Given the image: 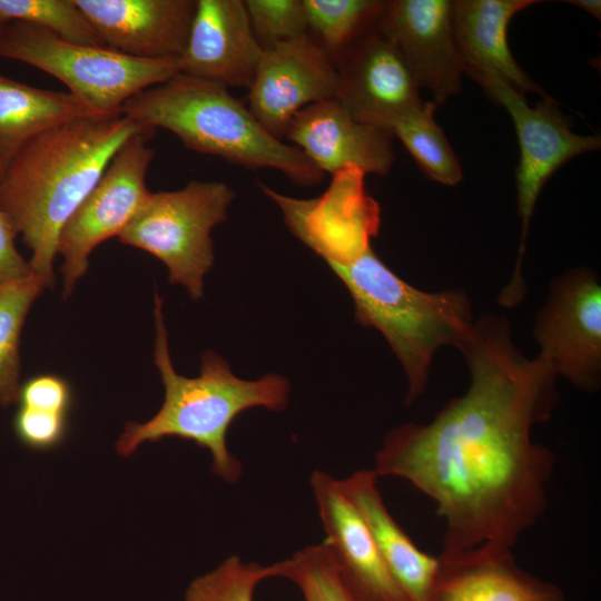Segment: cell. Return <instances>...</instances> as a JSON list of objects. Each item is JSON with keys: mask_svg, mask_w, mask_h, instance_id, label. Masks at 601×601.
I'll return each instance as SVG.
<instances>
[{"mask_svg": "<svg viewBox=\"0 0 601 601\" xmlns=\"http://www.w3.org/2000/svg\"><path fill=\"white\" fill-rule=\"evenodd\" d=\"M336 63L308 33L264 48L247 95V108L275 138L303 108L335 99Z\"/></svg>", "mask_w": 601, "mask_h": 601, "instance_id": "7c38bea8", "label": "cell"}, {"mask_svg": "<svg viewBox=\"0 0 601 601\" xmlns=\"http://www.w3.org/2000/svg\"><path fill=\"white\" fill-rule=\"evenodd\" d=\"M91 116L100 115L69 92L39 89L0 72V177L32 138Z\"/></svg>", "mask_w": 601, "mask_h": 601, "instance_id": "7402d4cb", "label": "cell"}, {"mask_svg": "<svg viewBox=\"0 0 601 601\" xmlns=\"http://www.w3.org/2000/svg\"><path fill=\"white\" fill-rule=\"evenodd\" d=\"M162 302L155 294V364L165 387L160 410L145 423L129 422L116 443L121 456H129L145 442L179 437L206 449L211 455V471L227 482L242 475L240 462L229 452L226 435L233 421L244 411L265 407L284 410L289 384L277 374L256 381L237 377L229 364L213 351L201 356L200 373L196 377L178 374L171 363Z\"/></svg>", "mask_w": 601, "mask_h": 601, "instance_id": "3957f363", "label": "cell"}, {"mask_svg": "<svg viewBox=\"0 0 601 601\" xmlns=\"http://www.w3.org/2000/svg\"><path fill=\"white\" fill-rule=\"evenodd\" d=\"M263 50L243 0H197L180 72L249 89Z\"/></svg>", "mask_w": 601, "mask_h": 601, "instance_id": "e0dca14e", "label": "cell"}, {"mask_svg": "<svg viewBox=\"0 0 601 601\" xmlns=\"http://www.w3.org/2000/svg\"><path fill=\"white\" fill-rule=\"evenodd\" d=\"M154 130L132 135L115 154L102 176L63 225L57 254L63 258L62 296L67 298L89 266V255L106 239L118 236L150 193L146 186L154 150Z\"/></svg>", "mask_w": 601, "mask_h": 601, "instance_id": "9c48e42d", "label": "cell"}, {"mask_svg": "<svg viewBox=\"0 0 601 601\" xmlns=\"http://www.w3.org/2000/svg\"><path fill=\"white\" fill-rule=\"evenodd\" d=\"M18 402L21 406L68 414L72 391L69 383L58 375H36L20 385Z\"/></svg>", "mask_w": 601, "mask_h": 601, "instance_id": "4dcf8cb0", "label": "cell"}, {"mask_svg": "<svg viewBox=\"0 0 601 601\" xmlns=\"http://www.w3.org/2000/svg\"><path fill=\"white\" fill-rule=\"evenodd\" d=\"M48 287L33 273L0 288V405L18 402L20 390V335L36 298Z\"/></svg>", "mask_w": 601, "mask_h": 601, "instance_id": "cb8c5ba5", "label": "cell"}, {"mask_svg": "<svg viewBox=\"0 0 601 601\" xmlns=\"http://www.w3.org/2000/svg\"><path fill=\"white\" fill-rule=\"evenodd\" d=\"M146 129H166L194 151L246 169L270 168L300 186L324 174L296 147L270 135L227 88L181 72L128 99L119 111Z\"/></svg>", "mask_w": 601, "mask_h": 601, "instance_id": "277c9868", "label": "cell"}, {"mask_svg": "<svg viewBox=\"0 0 601 601\" xmlns=\"http://www.w3.org/2000/svg\"><path fill=\"white\" fill-rule=\"evenodd\" d=\"M333 562L355 601H408L392 578L359 511L341 481L323 471L311 477Z\"/></svg>", "mask_w": 601, "mask_h": 601, "instance_id": "9a60e30c", "label": "cell"}, {"mask_svg": "<svg viewBox=\"0 0 601 601\" xmlns=\"http://www.w3.org/2000/svg\"><path fill=\"white\" fill-rule=\"evenodd\" d=\"M106 48L141 59L180 58L197 0H75Z\"/></svg>", "mask_w": 601, "mask_h": 601, "instance_id": "ac0fdd59", "label": "cell"}, {"mask_svg": "<svg viewBox=\"0 0 601 601\" xmlns=\"http://www.w3.org/2000/svg\"><path fill=\"white\" fill-rule=\"evenodd\" d=\"M382 0H303L308 35L333 58L373 28L384 7Z\"/></svg>", "mask_w": 601, "mask_h": 601, "instance_id": "d4e9b609", "label": "cell"}, {"mask_svg": "<svg viewBox=\"0 0 601 601\" xmlns=\"http://www.w3.org/2000/svg\"><path fill=\"white\" fill-rule=\"evenodd\" d=\"M244 3L263 48L308 33L303 0H245Z\"/></svg>", "mask_w": 601, "mask_h": 601, "instance_id": "f1b7e54d", "label": "cell"}, {"mask_svg": "<svg viewBox=\"0 0 601 601\" xmlns=\"http://www.w3.org/2000/svg\"><path fill=\"white\" fill-rule=\"evenodd\" d=\"M284 138L323 174L357 168L386 175L394 165V137L356 120L336 99L312 104L292 119Z\"/></svg>", "mask_w": 601, "mask_h": 601, "instance_id": "2e32d148", "label": "cell"}, {"mask_svg": "<svg viewBox=\"0 0 601 601\" xmlns=\"http://www.w3.org/2000/svg\"><path fill=\"white\" fill-rule=\"evenodd\" d=\"M373 470L342 480L343 491L364 519L398 588L408 601H431L439 559L420 550L387 511L376 487Z\"/></svg>", "mask_w": 601, "mask_h": 601, "instance_id": "44dd1931", "label": "cell"}, {"mask_svg": "<svg viewBox=\"0 0 601 601\" xmlns=\"http://www.w3.org/2000/svg\"><path fill=\"white\" fill-rule=\"evenodd\" d=\"M475 82L492 101L505 108L513 121L520 147L515 187L518 215L522 223L521 242L513 274L497 297L500 305L513 308L522 303L526 294L522 260L530 221L543 186L568 160L599 149L601 138L599 135L574 134L570 119L551 96L543 97L532 108L524 95L493 75L482 76Z\"/></svg>", "mask_w": 601, "mask_h": 601, "instance_id": "ba28073f", "label": "cell"}, {"mask_svg": "<svg viewBox=\"0 0 601 601\" xmlns=\"http://www.w3.org/2000/svg\"><path fill=\"white\" fill-rule=\"evenodd\" d=\"M347 288L355 319L387 341L407 378V405L426 390L435 353L459 349L474 324L463 289L421 290L400 276L368 247L343 264H326Z\"/></svg>", "mask_w": 601, "mask_h": 601, "instance_id": "5b68a950", "label": "cell"}, {"mask_svg": "<svg viewBox=\"0 0 601 601\" xmlns=\"http://www.w3.org/2000/svg\"><path fill=\"white\" fill-rule=\"evenodd\" d=\"M17 236L12 223L0 206V288L32 274L29 262L17 249Z\"/></svg>", "mask_w": 601, "mask_h": 601, "instance_id": "1f68e13d", "label": "cell"}, {"mask_svg": "<svg viewBox=\"0 0 601 601\" xmlns=\"http://www.w3.org/2000/svg\"><path fill=\"white\" fill-rule=\"evenodd\" d=\"M145 129L120 112L78 118L32 138L0 177V206L31 252L32 273L47 286L53 285L63 225L119 148Z\"/></svg>", "mask_w": 601, "mask_h": 601, "instance_id": "7a4b0ae2", "label": "cell"}, {"mask_svg": "<svg viewBox=\"0 0 601 601\" xmlns=\"http://www.w3.org/2000/svg\"><path fill=\"white\" fill-rule=\"evenodd\" d=\"M272 578L270 566L230 556L218 568L191 581L185 601H254L257 585Z\"/></svg>", "mask_w": 601, "mask_h": 601, "instance_id": "83f0119b", "label": "cell"}, {"mask_svg": "<svg viewBox=\"0 0 601 601\" xmlns=\"http://www.w3.org/2000/svg\"><path fill=\"white\" fill-rule=\"evenodd\" d=\"M272 578L297 585L305 601H355L339 579L326 544L319 543L270 565Z\"/></svg>", "mask_w": 601, "mask_h": 601, "instance_id": "4316f807", "label": "cell"}, {"mask_svg": "<svg viewBox=\"0 0 601 601\" xmlns=\"http://www.w3.org/2000/svg\"><path fill=\"white\" fill-rule=\"evenodd\" d=\"M569 4L575 6L600 20L601 18V1L600 0H568Z\"/></svg>", "mask_w": 601, "mask_h": 601, "instance_id": "d6a6232c", "label": "cell"}, {"mask_svg": "<svg viewBox=\"0 0 601 601\" xmlns=\"http://www.w3.org/2000/svg\"><path fill=\"white\" fill-rule=\"evenodd\" d=\"M536 0H454L452 22L464 73L474 81L493 75L521 95L549 96L520 67L508 43V28L515 13Z\"/></svg>", "mask_w": 601, "mask_h": 601, "instance_id": "ffe728a7", "label": "cell"}, {"mask_svg": "<svg viewBox=\"0 0 601 601\" xmlns=\"http://www.w3.org/2000/svg\"><path fill=\"white\" fill-rule=\"evenodd\" d=\"M335 63V99L361 122L376 126L424 102L402 53L376 24L345 48Z\"/></svg>", "mask_w": 601, "mask_h": 601, "instance_id": "5bb4252c", "label": "cell"}, {"mask_svg": "<svg viewBox=\"0 0 601 601\" xmlns=\"http://www.w3.org/2000/svg\"><path fill=\"white\" fill-rule=\"evenodd\" d=\"M533 337L539 356L578 390L601 383V285L595 272L575 268L551 284L538 313Z\"/></svg>", "mask_w": 601, "mask_h": 601, "instance_id": "30bf717a", "label": "cell"}, {"mask_svg": "<svg viewBox=\"0 0 601 601\" xmlns=\"http://www.w3.org/2000/svg\"><path fill=\"white\" fill-rule=\"evenodd\" d=\"M451 0H388L376 27L396 46L436 105L460 92L464 73Z\"/></svg>", "mask_w": 601, "mask_h": 601, "instance_id": "4fadbf2b", "label": "cell"}, {"mask_svg": "<svg viewBox=\"0 0 601 601\" xmlns=\"http://www.w3.org/2000/svg\"><path fill=\"white\" fill-rule=\"evenodd\" d=\"M8 22L0 19V39Z\"/></svg>", "mask_w": 601, "mask_h": 601, "instance_id": "836d02e7", "label": "cell"}, {"mask_svg": "<svg viewBox=\"0 0 601 601\" xmlns=\"http://www.w3.org/2000/svg\"><path fill=\"white\" fill-rule=\"evenodd\" d=\"M364 174L348 168L334 177L329 193L295 199L260 184L282 209L290 231L326 264L347 263L368 247L380 227V207L364 189Z\"/></svg>", "mask_w": 601, "mask_h": 601, "instance_id": "8fae6325", "label": "cell"}, {"mask_svg": "<svg viewBox=\"0 0 601 601\" xmlns=\"http://www.w3.org/2000/svg\"><path fill=\"white\" fill-rule=\"evenodd\" d=\"M18 441L33 451H50L59 446L68 433V414L19 405L13 418Z\"/></svg>", "mask_w": 601, "mask_h": 601, "instance_id": "f546056e", "label": "cell"}, {"mask_svg": "<svg viewBox=\"0 0 601 601\" xmlns=\"http://www.w3.org/2000/svg\"><path fill=\"white\" fill-rule=\"evenodd\" d=\"M434 101L380 121L375 127L400 139L423 171L434 181L455 186L463 171L452 147L434 118Z\"/></svg>", "mask_w": 601, "mask_h": 601, "instance_id": "603a6c76", "label": "cell"}, {"mask_svg": "<svg viewBox=\"0 0 601 601\" xmlns=\"http://www.w3.org/2000/svg\"><path fill=\"white\" fill-rule=\"evenodd\" d=\"M0 57L24 62L59 79L69 93L98 115L119 114L128 99L180 72V58H136L106 47L70 42L20 21L6 24Z\"/></svg>", "mask_w": 601, "mask_h": 601, "instance_id": "8992f818", "label": "cell"}, {"mask_svg": "<svg viewBox=\"0 0 601 601\" xmlns=\"http://www.w3.org/2000/svg\"><path fill=\"white\" fill-rule=\"evenodd\" d=\"M0 19L41 27L70 42L105 47L75 0H0Z\"/></svg>", "mask_w": 601, "mask_h": 601, "instance_id": "484cf974", "label": "cell"}, {"mask_svg": "<svg viewBox=\"0 0 601 601\" xmlns=\"http://www.w3.org/2000/svg\"><path fill=\"white\" fill-rule=\"evenodd\" d=\"M431 601H565L562 590L518 565L511 550L441 553Z\"/></svg>", "mask_w": 601, "mask_h": 601, "instance_id": "d6986e66", "label": "cell"}, {"mask_svg": "<svg viewBox=\"0 0 601 601\" xmlns=\"http://www.w3.org/2000/svg\"><path fill=\"white\" fill-rule=\"evenodd\" d=\"M236 197L224 181L191 180L174 191H150L117 236L161 260L169 283L203 297L204 276L214 264L213 229L228 217Z\"/></svg>", "mask_w": 601, "mask_h": 601, "instance_id": "52a82bcc", "label": "cell"}, {"mask_svg": "<svg viewBox=\"0 0 601 601\" xmlns=\"http://www.w3.org/2000/svg\"><path fill=\"white\" fill-rule=\"evenodd\" d=\"M459 351L466 392L431 422L393 428L373 471L402 477L435 502L445 521L442 553L512 550L546 506L554 457L531 430L552 415L558 375L516 348L504 316L480 317Z\"/></svg>", "mask_w": 601, "mask_h": 601, "instance_id": "6da1fadb", "label": "cell"}]
</instances>
